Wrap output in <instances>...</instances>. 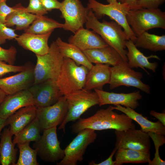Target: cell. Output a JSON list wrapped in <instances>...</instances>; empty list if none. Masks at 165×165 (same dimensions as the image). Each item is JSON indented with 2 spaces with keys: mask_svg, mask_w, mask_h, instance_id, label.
Instances as JSON below:
<instances>
[{
  "mask_svg": "<svg viewBox=\"0 0 165 165\" xmlns=\"http://www.w3.org/2000/svg\"><path fill=\"white\" fill-rule=\"evenodd\" d=\"M113 107L97 110L95 113L87 118H79L71 126L72 132L78 133L85 129L94 130L113 129L126 130L135 128L133 120L125 114H119L114 112Z\"/></svg>",
  "mask_w": 165,
  "mask_h": 165,
  "instance_id": "cell-1",
  "label": "cell"
},
{
  "mask_svg": "<svg viewBox=\"0 0 165 165\" xmlns=\"http://www.w3.org/2000/svg\"><path fill=\"white\" fill-rule=\"evenodd\" d=\"M85 24L87 29H92L100 35L108 46L115 49L127 62L126 42L129 39L120 25L114 20L100 21L90 9L89 10Z\"/></svg>",
  "mask_w": 165,
  "mask_h": 165,
  "instance_id": "cell-2",
  "label": "cell"
},
{
  "mask_svg": "<svg viewBox=\"0 0 165 165\" xmlns=\"http://www.w3.org/2000/svg\"><path fill=\"white\" fill-rule=\"evenodd\" d=\"M126 19L137 37L150 29H165V12L159 8L130 9Z\"/></svg>",
  "mask_w": 165,
  "mask_h": 165,
  "instance_id": "cell-3",
  "label": "cell"
},
{
  "mask_svg": "<svg viewBox=\"0 0 165 165\" xmlns=\"http://www.w3.org/2000/svg\"><path fill=\"white\" fill-rule=\"evenodd\" d=\"M37 62L34 70V82L38 84L48 79L56 81L60 75L64 58L55 41L51 44L49 51L42 55H36Z\"/></svg>",
  "mask_w": 165,
  "mask_h": 165,
  "instance_id": "cell-4",
  "label": "cell"
},
{
  "mask_svg": "<svg viewBox=\"0 0 165 165\" xmlns=\"http://www.w3.org/2000/svg\"><path fill=\"white\" fill-rule=\"evenodd\" d=\"M64 96L67 102L68 112L58 129L62 130L64 132L68 123L78 120L88 109L96 105H99L100 103L99 97L95 92L84 88Z\"/></svg>",
  "mask_w": 165,
  "mask_h": 165,
  "instance_id": "cell-5",
  "label": "cell"
},
{
  "mask_svg": "<svg viewBox=\"0 0 165 165\" xmlns=\"http://www.w3.org/2000/svg\"><path fill=\"white\" fill-rule=\"evenodd\" d=\"M89 71L85 66L78 65L71 59L64 58L56 81L63 96L84 88Z\"/></svg>",
  "mask_w": 165,
  "mask_h": 165,
  "instance_id": "cell-6",
  "label": "cell"
},
{
  "mask_svg": "<svg viewBox=\"0 0 165 165\" xmlns=\"http://www.w3.org/2000/svg\"><path fill=\"white\" fill-rule=\"evenodd\" d=\"M87 8L91 10L98 19L106 15L120 25L129 39L134 43L135 36L128 24L126 16L131 8L128 5L117 2L115 4H104L96 0H88Z\"/></svg>",
  "mask_w": 165,
  "mask_h": 165,
  "instance_id": "cell-7",
  "label": "cell"
},
{
  "mask_svg": "<svg viewBox=\"0 0 165 165\" xmlns=\"http://www.w3.org/2000/svg\"><path fill=\"white\" fill-rule=\"evenodd\" d=\"M111 76L109 84L110 89L121 86L137 88L147 94L150 92L149 86L141 80L142 74L135 71L128 66L127 62L123 61L119 64L110 67Z\"/></svg>",
  "mask_w": 165,
  "mask_h": 165,
  "instance_id": "cell-8",
  "label": "cell"
},
{
  "mask_svg": "<svg viewBox=\"0 0 165 165\" xmlns=\"http://www.w3.org/2000/svg\"><path fill=\"white\" fill-rule=\"evenodd\" d=\"M64 149V156L57 165H76L82 162L88 146L94 142L97 137L95 130L90 129H83Z\"/></svg>",
  "mask_w": 165,
  "mask_h": 165,
  "instance_id": "cell-9",
  "label": "cell"
},
{
  "mask_svg": "<svg viewBox=\"0 0 165 165\" xmlns=\"http://www.w3.org/2000/svg\"><path fill=\"white\" fill-rule=\"evenodd\" d=\"M57 138V127L43 130L40 139L33 144L38 155L43 160L55 162L62 160L64 156V149L60 146Z\"/></svg>",
  "mask_w": 165,
  "mask_h": 165,
  "instance_id": "cell-10",
  "label": "cell"
},
{
  "mask_svg": "<svg viewBox=\"0 0 165 165\" xmlns=\"http://www.w3.org/2000/svg\"><path fill=\"white\" fill-rule=\"evenodd\" d=\"M59 10L65 21L63 28L74 34L83 27L89 10L79 0H64Z\"/></svg>",
  "mask_w": 165,
  "mask_h": 165,
  "instance_id": "cell-11",
  "label": "cell"
},
{
  "mask_svg": "<svg viewBox=\"0 0 165 165\" xmlns=\"http://www.w3.org/2000/svg\"><path fill=\"white\" fill-rule=\"evenodd\" d=\"M117 149L128 148L150 153V137L147 133L141 130L130 128L126 130H115Z\"/></svg>",
  "mask_w": 165,
  "mask_h": 165,
  "instance_id": "cell-12",
  "label": "cell"
},
{
  "mask_svg": "<svg viewBox=\"0 0 165 165\" xmlns=\"http://www.w3.org/2000/svg\"><path fill=\"white\" fill-rule=\"evenodd\" d=\"M68 112V103L64 96L52 105L37 107L36 117L41 130L61 125L65 119Z\"/></svg>",
  "mask_w": 165,
  "mask_h": 165,
  "instance_id": "cell-13",
  "label": "cell"
},
{
  "mask_svg": "<svg viewBox=\"0 0 165 165\" xmlns=\"http://www.w3.org/2000/svg\"><path fill=\"white\" fill-rule=\"evenodd\" d=\"M28 90L32 95L35 105L37 107L52 105L63 96L56 81L51 79L33 84Z\"/></svg>",
  "mask_w": 165,
  "mask_h": 165,
  "instance_id": "cell-14",
  "label": "cell"
},
{
  "mask_svg": "<svg viewBox=\"0 0 165 165\" xmlns=\"http://www.w3.org/2000/svg\"><path fill=\"white\" fill-rule=\"evenodd\" d=\"M24 69L11 76L0 78V89L6 95L28 90L34 82L35 66L28 63Z\"/></svg>",
  "mask_w": 165,
  "mask_h": 165,
  "instance_id": "cell-15",
  "label": "cell"
},
{
  "mask_svg": "<svg viewBox=\"0 0 165 165\" xmlns=\"http://www.w3.org/2000/svg\"><path fill=\"white\" fill-rule=\"evenodd\" d=\"M32 105L33 96L28 90L6 95L0 104V118L7 119L20 109Z\"/></svg>",
  "mask_w": 165,
  "mask_h": 165,
  "instance_id": "cell-16",
  "label": "cell"
},
{
  "mask_svg": "<svg viewBox=\"0 0 165 165\" xmlns=\"http://www.w3.org/2000/svg\"><path fill=\"white\" fill-rule=\"evenodd\" d=\"M94 90L99 97L100 106L106 105H119L134 109L139 105L138 101L142 98L139 91L129 93H118L102 90L95 89Z\"/></svg>",
  "mask_w": 165,
  "mask_h": 165,
  "instance_id": "cell-17",
  "label": "cell"
},
{
  "mask_svg": "<svg viewBox=\"0 0 165 165\" xmlns=\"http://www.w3.org/2000/svg\"><path fill=\"white\" fill-rule=\"evenodd\" d=\"M52 32L42 34L25 32L15 39L24 49L32 52L36 55H42L49 51L48 41Z\"/></svg>",
  "mask_w": 165,
  "mask_h": 165,
  "instance_id": "cell-18",
  "label": "cell"
},
{
  "mask_svg": "<svg viewBox=\"0 0 165 165\" xmlns=\"http://www.w3.org/2000/svg\"><path fill=\"white\" fill-rule=\"evenodd\" d=\"M68 41L82 51L108 46L98 35L83 27L77 30L73 35H71Z\"/></svg>",
  "mask_w": 165,
  "mask_h": 165,
  "instance_id": "cell-19",
  "label": "cell"
},
{
  "mask_svg": "<svg viewBox=\"0 0 165 165\" xmlns=\"http://www.w3.org/2000/svg\"><path fill=\"white\" fill-rule=\"evenodd\" d=\"M126 46L128 49L127 53V64L131 68H140L148 72L145 68H146L155 72L158 66L156 62H151L148 59L154 58L160 59L156 55H151L148 57L145 56L138 49L134 43L130 40L126 41Z\"/></svg>",
  "mask_w": 165,
  "mask_h": 165,
  "instance_id": "cell-20",
  "label": "cell"
},
{
  "mask_svg": "<svg viewBox=\"0 0 165 165\" xmlns=\"http://www.w3.org/2000/svg\"><path fill=\"white\" fill-rule=\"evenodd\" d=\"M82 52L92 63L104 64L113 66L125 61L115 49L109 46Z\"/></svg>",
  "mask_w": 165,
  "mask_h": 165,
  "instance_id": "cell-21",
  "label": "cell"
},
{
  "mask_svg": "<svg viewBox=\"0 0 165 165\" xmlns=\"http://www.w3.org/2000/svg\"><path fill=\"white\" fill-rule=\"evenodd\" d=\"M110 67L108 64H96L89 70L84 88L102 90L106 84H109L111 76Z\"/></svg>",
  "mask_w": 165,
  "mask_h": 165,
  "instance_id": "cell-22",
  "label": "cell"
},
{
  "mask_svg": "<svg viewBox=\"0 0 165 165\" xmlns=\"http://www.w3.org/2000/svg\"><path fill=\"white\" fill-rule=\"evenodd\" d=\"M37 109L34 105L24 107L6 119L7 125H9L10 132L12 136L16 134L36 117Z\"/></svg>",
  "mask_w": 165,
  "mask_h": 165,
  "instance_id": "cell-23",
  "label": "cell"
},
{
  "mask_svg": "<svg viewBox=\"0 0 165 165\" xmlns=\"http://www.w3.org/2000/svg\"><path fill=\"white\" fill-rule=\"evenodd\" d=\"M114 109L120 111L125 114L132 119L137 123L140 126L141 130L146 133L154 132L164 135L165 126L159 121L153 122L148 120L141 114L136 112L134 109L129 107H125L117 105L113 107Z\"/></svg>",
  "mask_w": 165,
  "mask_h": 165,
  "instance_id": "cell-24",
  "label": "cell"
},
{
  "mask_svg": "<svg viewBox=\"0 0 165 165\" xmlns=\"http://www.w3.org/2000/svg\"><path fill=\"white\" fill-rule=\"evenodd\" d=\"M15 10L6 17L5 25L9 27L15 26L16 30H25L36 18L37 16L28 12L26 7L19 3L14 6Z\"/></svg>",
  "mask_w": 165,
  "mask_h": 165,
  "instance_id": "cell-25",
  "label": "cell"
},
{
  "mask_svg": "<svg viewBox=\"0 0 165 165\" xmlns=\"http://www.w3.org/2000/svg\"><path fill=\"white\" fill-rule=\"evenodd\" d=\"M9 127L5 128L1 134L0 142V164L15 165L17 149L14 148Z\"/></svg>",
  "mask_w": 165,
  "mask_h": 165,
  "instance_id": "cell-26",
  "label": "cell"
},
{
  "mask_svg": "<svg viewBox=\"0 0 165 165\" xmlns=\"http://www.w3.org/2000/svg\"><path fill=\"white\" fill-rule=\"evenodd\" d=\"M59 51L64 58L73 60L78 65H82L89 70L93 65L88 60L82 51L75 45L63 41L60 37L55 41Z\"/></svg>",
  "mask_w": 165,
  "mask_h": 165,
  "instance_id": "cell-27",
  "label": "cell"
},
{
  "mask_svg": "<svg viewBox=\"0 0 165 165\" xmlns=\"http://www.w3.org/2000/svg\"><path fill=\"white\" fill-rule=\"evenodd\" d=\"M114 155L116 165H121L123 163H148L151 160L150 153L130 149H118Z\"/></svg>",
  "mask_w": 165,
  "mask_h": 165,
  "instance_id": "cell-28",
  "label": "cell"
},
{
  "mask_svg": "<svg viewBox=\"0 0 165 165\" xmlns=\"http://www.w3.org/2000/svg\"><path fill=\"white\" fill-rule=\"evenodd\" d=\"M134 44L137 47L154 52L162 51L165 50V35H158L145 31L137 37Z\"/></svg>",
  "mask_w": 165,
  "mask_h": 165,
  "instance_id": "cell-29",
  "label": "cell"
},
{
  "mask_svg": "<svg viewBox=\"0 0 165 165\" xmlns=\"http://www.w3.org/2000/svg\"><path fill=\"white\" fill-rule=\"evenodd\" d=\"M63 27L64 24L42 15L37 16L31 25L24 30V31L25 32L42 34L50 31L53 32L56 28H63Z\"/></svg>",
  "mask_w": 165,
  "mask_h": 165,
  "instance_id": "cell-30",
  "label": "cell"
},
{
  "mask_svg": "<svg viewBox=\"0 0 165 165\" xmlns=\"http://www.w3.org/2000/svg\"><path fill=\"white\" fill-rule=\"evenodd\" d=\"M41 130L38 120L36 117L15 135L13 142L15 145L20 143L37 141L41 138Z\"/></svg>",
  "mask_w": 165,
  "mask_h": 165,
  "instance_id": "cell-31",
  "label": "cell"
},
{
  "mask_svg": "<svg viewBox=\"0 0 165 165\" xmlns=\"http://www.w3.org/2000/svg\"><path fill=\"white\" fill-rule=\"evenodd\" d=\"M29 142L17 144L19 150L18 159L15 165H38L37 160V151L31 148Z\"/></svg>",
  "mask_w": 165,
  "mask_h": 165,
  "instance_id": "cell-32",
  "label": "cell"
},
{
  "mask_svg": "<svg viewBox=\"0 0 165 165\" xmlns=\"http://www.w3.org/2000/svg\"><path fill=\"white\" fill-rule=\"evenodd\" d=\"M147 133L153 142L156 152L154 158L148 162V165H165V161L161 158L159 153V147L165 143V138L164 135L152 132H148Z\"/></svg>",
  "mask_w": 165,
  "mask_h": 165,
  "instance_id": "cell-33",
  "label": "cell"
},
{
  "mask_svg": "<svg viewBox=\"0 0 165 165\" xmlns=\"http://www.w3.org/2000/svg\"><path fill=\"white\" fill-rule=\"evenodd\" d=\"M17 53L16 49L13 46H10L8 49H5L0 46V61L14 65Z\"/></svg>",
  "mask_w": 165,
  "mask_h": 165,
  "instance_id": "cell-34",
  "label": "cell"
},
{
  "mask_svg": "<svg viewBox=\"0 0 165 165\" xmlns=\"http://www.w3.org/2000/svg\"><path fill=\"white\" fill-rule=\"evenodd\" d=\"M26 9L28 12L37 16L44 15L48 13L43 6L41 0H29Z\"/></svg>",
  "mask_w": 165,
  "mask_h": 165,
  "instance_id": "cell-35",
  "label": "cell"
},
{
  "mask_svg": "<svg viewBox=\"0 0 165 165\" xmlns=\"http://www.w3.org/2000/svg\"><path fill=\"white\" fill-rule=\"evenodd\" d=\"M15 30L0 23V45L4 44L7 40L15 39L19 35L15 32Z\"/></svg>",
  "mask_w": 165,
  "mask_h": 165,
  "instance_id": "cell-36",
  "label": "cell"
},
{
  "mask_svg": "<svg viewBox=\"0 0 165 165\" xmlns=\"http://www.w3.org/2000/svg\"><path fill=\"white\" fill-rule=\"evenodd\" d=\"M26 64L24 65L16 66L10 65L0 61V77L10 73L19 72L25 69Z\"/></svg>",
  "mask_w": 165,
  "mask_h": 165,
  "instance_id": "cell-37",
  "label": "cell"
},
{
  "mask_svg": "<svg viewBox=\"0 0 165 165\" xmlns=\"http://www.w3.org/2000/svg\"><path fill=\"white\" fill-rule=\"evenodd\" d=\"M165 1V0H137L135 9L158 8Z\"/></svg>",
  "mask_w": 165,
  "mask_h": 165,
  "instance_id": "cell-38",
  "label": "cell"
},
{
  "mask_svg": "<svg viewBox=\"0 0 165 165\" xmlns=\"http://www.w3.org/2000/svg\"><path fill=\"white\" fill-rule=\"evenodd\" d=\"M4 1L0 3V23L5 24L7 16L12 12L15 10L14 6L10 7Z\"/></svg>",
  "mask_w": 165,
  "mask_h": 165,
  "instance_id": "cell-39",
  "label": "cell"
},
{
  "mask_svg": "<svg viewBox=\"0 0 165 165\" xmlns=\"http://www.w3.org/2000/svg\"><path fill=\"white\" fill-rule=\"evenodd\" d=\"M43 6L48 12L53 9H59L61 6V2L58 0H41Z\"/></svg>",
  "mask_w": 165,
  "mask_h": 165,
  "instance_id": "cell-40",
  "label": "cell"
},
{
  "mask_svg": "<svg viewBox=\"0 0 165 165\" xmlns=\"http://www.w3.org/2000/svg\"><path fill=\"white\" fill-rule=\"evenodd\" d=\"M117 150V149L115 147L108 157L104 161L98 163H96L94 161H92L89 163V164L92 165H116L115 161L113 160L112 158Z\"/></svg>",
  "mask_w": 165,
  "mask_h": 165,
  "instance_id": "cell-41",
  "label": "cell"
},
{
  "mask_svg": "<svg viewBox=\"0 0 165 165\" xmlns=\"http://www.w3.org/2000/svg\"><path fill=\"white\" fill-rule=\"evenodd\" d=\"M150 115L157 118L162 124L165 126V113H160L152 110L149 112Z\"/></svg>",
  "mask_w": 165,
  "mask_h": 165,
  "instance_id": "cell-42",
  "label": "cell"
},
{
  "mask_svg": "<svg viewBox=\"0 0 165 165\" xmlns=\"http://www.w3.org/2000/svg\"><path fill=\"white\" fill-rule=\"evenodd\" d=\"M137 0H117L118 2L130 6L131 9H135L136 3Z\"/></svg>",
  "mask_w": 165,
  "mask_h": 165,
  "instance_id": "cell-43",
  "label": "cell"
},
{
  "mask_svg": "<svg viewBox=\"0 0 165 165\" xmlns=\"http://www.w3.org/2000/svg\"><path fill=\"white\" fill-rule=\"evenodd\" d=\"M6 126H7L6 119H4L0 118V138L2 130Z\"/></svg>",
  "mask_w": 165,
  "mask_h": 165,
  "instance_id": "cell-44",
  "label": "cell"
},
{
  "mask_svg": "<svg viewBox=\"0 0 165 165\" xmlns=\"http://www.w3.org/2000/svg\"><path fill=\"white\" fill-rule=\"evenodd\" d=\"M6 95L2 90L0 89V104Z\"/></svg>",
  "mask_w": 165,
  "mask_h": 165,
  "instance_id": "cell-45",
  "label": "cell"
},
{
  "mask_svg": "<svg viewBox=\"0 0 165 165\" xmlns=\"http://www.w3.org/2000/svg\"><path fill=\"white\" fill-rule=\"evenodd\" d=\"M109 4H115L118 2L117 0H106Z\"/></svg>",
  "mask_w": 165,
  "mask_h": 165,
  "instance_id": "cell-46",
  "label": "cell"
},
{
  "mask_svg": "<svg viewBox=\"0 0 165 165\" xmlns=\"http://www.w3.org/2000/svg\"><path fill=\"white\" fill-rule=\"evenodd\" d=\"M6 0H0V3L4 1H6Z\"/></svg>",
  "mask_w": 165,
  "mask_h": 165,
  "instance_id": "cell-47",
  "label": "cell"
},
{
  "mask_svg": "<svg viewBox=\"0 0 165 165\" xmlns=\"http://www.w3.org/2000/svg\"></svg>",
  "mask_w": 165,
  "mask_h": 165,
  "instance_id": "cell-48",
  "label": "cell"
}]
</instances>
